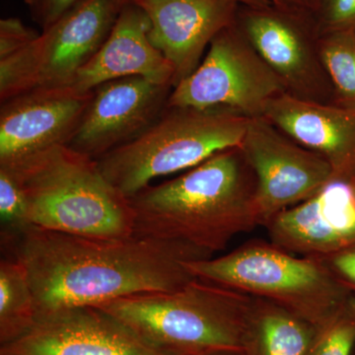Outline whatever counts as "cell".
<instances>
[{
	"label": "cell",
	"instance_id": "4dcf8cb0",
	"mask_svg": "<svg viewBox=\"0 0 355 355\" xmlns=\"http://www.w3.org/2000/svg\"><path fill=\"white\" fill-rule=\"evenodd\" d=\"M352 355H355V349H354V354H352Z\"/></svg>",
	"mask_w": 355,
	"mask_h": 355
},
{
	"label": "cell",
	"instance_id": "8992f818",
	"mask_svg": "<svg viewBox=\"0 0 355 355\" xmlns=\"http://www.w3.org/2000/svg\"><path fill=\"white\" fill-rule=\"evenodd\" d=\"M250 119L225 109L166 106L146 132L96 162L107 181L130 198L157 178L191 169L220 151L240 148Z\"/></svg>",
	"mask_w": 355,
	"mask_h": 355
},
{
	"label": "cell",
	"instance_id": "7a4b0ae2",
	"mask_svg": "<svg viewBox=\"0 0 355 355\" xmlns=\"http://www.w3.org/2000/svg\"><path fill=\"white\" fill-rule=\"evenodd\" d=\"M256 187L241 149L220 151L130 198L135 235L183 243L212 257L236 236L260 226Z\"/></svg>",
	"mask_w": 355,
	"mask_h": 355
},
{
	"label": "cell",
	"instance_id": "44dd1931",
	"mask_svg": "<svg viewBox=\"0 0 355 355\" xmlns=\"http://www.w3.org/2000/svg\"><path fill=\"white\" fill-rule=\"evenodd\" d=\"M0 220L1 245L6 249L30 229L25 191L15 172L6 167H0Z\"/></svg>",
	"mask_w": 355,
	"mask_h": 355
},
{
	"label": "cell",
	"instance_id": "ba28073f",
	"mask_svg": "<svg viewBox=\"0 0 355 355\" xmlns=\"http://www.w3.org/2000/svg\"><path fill=\"white\" fill-rule=\"evenodd\" d=\"M284 92V80L232 25L212 40L195 71L173 87L167 107L225 109L256 118Z\"/></svg>",
	"mask_w": 355,
	"mask_h": 355
},
{
	"label": "cell",
	"instance_id": "f546056e",
	"mask_svg": "<svg viewBox=\"0 0 355 355\" xmlns=\"http://www.w3.org/2000/svg\"><path fill=\"white\" fill-rule=\"evenodd\" d=\"M352 189H354V195H355V181L354 182V183L352 184Z\"/></svg>",
	"mask_w": 355,
	"mask_h": 355
},
{
	"label": "cell",
	"instance_id": "f1b7e54d",
	"mask_svg": "<svg viewBox=\"0 0 355 355\" xmlns=\"http://www.w3.org/2000/svg\"><path fill=\"white\" fill-rule=\"evenodd\" d=\"M200 355H243L242 352H210V354H205Z\"/></svg>",
	"mask_w": 355,
	"mask_h": 355
},
{
	"label": "cell",
	"instance_id": "9c48e42d",
	"mask_svg": "<svg viewBox=\"0 0 355 355\" xmlns=\"http://www.w3.org/2000/svg\"><path fill=\"white\" fill-rule=\"evenodd\" d=\"M263 116L250 119L240 147L256 178V209L263 226L273 216L309 200L334 179L319 154L279 132Z\"/></svg>",
	"mask_w": 355,
	"mask_h": 355
},
{
	"label": "cell",
	"instance_id": "cb8c5ba5",
	"mask_svg": "<svg viewBox=\"0 0 355 355\" xmlns=\"http://www.w3.org/2000/svg\"><path fill=\"white\" fill-rule=\"evenodd\" d=\"M86 1L87 0H24L32 19L41 28L42 32Z\"/></svg>",
	"mask_w": 355,
	"mask_h": 355
},
{
	"label": "cell",
	"instance_id": "4fadbf2b",
	"mask_svg": "<svg viewBox=\"0 0 355 355\" xmlns=\"http://www.w3.org/2000/svg\"><path fill=\"white\" fill-rule=\"evenodd\" d=\"M150 22L148 37L175 70L174 87L200 65L212 40L234 23L233 0H132Z\"/></svg>",
	"mask_w": 355,
	"mask_h": 355
},
{
	"label": "cell",
	"instance_id": "5b68a950",
	"mask_svg": "<svg viewBox=\"0 0 355 355\" xmlns=\"http://www.w3.org/2000/svg\"><path fill=\"white\" fill-rule=\"evenodd\" d=\"M196 279L272 301L317 330L355 297L333 273L310 257L253 240L217 258L184 263Z\"/></svg>",
	"mask_w": 355,
	"mask_h": 355
},
{
	"label": "cell",
	"instance_id": "9a60e30c",
	"mask_svg": "<svg viewBox=\"0 0 355 355\" xmlns=\"http://www.w3.org/2000/svg\"><path fill=\"white\" fill-rule=\"evenodd\" d=\"M263 118L331 165L334 179L355 181V107L321 104L284 92L273 98Z\"/></svg>",
	"mask_w": 355,
	"mask_h": 355
},
{
	"label": "cell",
	"instance_id": "2e32d148",
	"mask_svg": "<svg viewBox=\"0 0 355 355\" xmlns=\"http://www.w3.org/2000/svg\"><path fill=\"white\" fill-rule=\"evenodd\" d=\"M149 29L144 10L133 2L125 4L108 38L67 87L89 93L103 83L130 76L174 87V67L151 43Z\"/></svg>",
	"mask_w": 355,
	"mask_h": 355
},
{
	"label": "cell",
	"instance_id": "3957f363",
	"mask_svg": "<svg viewBox=\"0 0 355 355\" xmlns=\"http://www.w3.org/2000/svg\"><path fill=\"white\" fill-rule=\"evenodd\" d=\"M6 168L22 184L30 228L97 239L135 235L130 198L107 181L94 159L58 146Z\"/></svg>",
	"mask_w": 355,
	"mask_h": 355
},
{
	"label": "cell",
	"instance_id": "7402d4cb",
	"mask_svg": "<svg viewBox=\"0 0 355 355\" xmlns=\"http://www.w3.org/2000/svg\"><path fill=\"white\" fill-rule=\"evenodd\" d=\"M355 349V297L317 330L308 355H352Z\"/></svg>",
	"mask_w": 355,
	"mask_h": 355
},
{
	"label": "cell",
	"instance_id": "6da1fadb",
	"mask_svg": "<svg viewBox=\"0 0 355 355\" xmlns=\"http://www.w3.org/2000/svg\"><path fill=\"white\" fill-rule=\"evenodd\" d=\"M8 250L25 266L38 320L137 294L177 291L196 279L186 261L212 258L167 240L97 239L38 228L28 229Z\"/></svg>",
	"mask_w": 355,
	"mask_h": 355
},
{
	"label": "cell",
	"instance_id": "5bb4252c",
	"mask_svg": "<svg viewBox=\"0 0 355 355\" xmlns=\"http://www.w3.org/2000/svg\"><path fill=\"white\" fill-rule=\"evenodd\" d=\"M265 227L272 244L301 257L326 256L354 244L352 184L333 180L309 200L273 216Z\"/></svg>",
	"mask_w": 355,
	"mask_h": 355
},
{
	"label": "cell",
	"instance_id": "d6986e66",
	"mask_svg": "<svg viewBox=\"0 0 355 355\" xmlns=\"http://www.w3.org/2000/svg\"><path fill=\"white\" fill-rule=\"evenodd\" d=\"M37 321L34 293L25 266L9 254L0 261V345L22 338Z\"/></svg>",
	"mask_w": 355,
	"mask_h": 355
},
{
	"label": "cell",
	"instance_id": "7c38bea8",
	"mask_svg": "<svg viewBox=\"0 0 355 355\" xmlns=\"http://www.w3.org/2000/svg\"><path fill=\"white\" fill-rule=\"evenodd\" d=\"M0 355H170L142 340L98 307L73 308L38 320Z\"/></svg>",
	"mask_w": 355,
	"mask_h": 355
},
{
	"label": "cell",
	"instance_id": "d4e9b609",
	"mask_svg": "<svg viewBox=\"0 0 355 355\" xmlns=\"http://www.w3.org/2000/svg\"><path fill=\"white\" fill-rule=\"evenodd\" d=\"M320 7L328 33L355 31V0H320Z\"/></svg>",
	"mask_w": 355,
	"mask_h": 355
},
{
	"label": "cell",
	"instance_id": "ac0fdd59",
	"mask_svg": "<svg viewBox=\"0 0 355 355\" xmlns=\"http://www.w3.org/2000/svg\"><path fill=\"white\" fill-rule=\"evenodd\" d=\"M249 44L282 79L297 81L309 67L307 50L297 29L268 9L251 8L244 20Z\"/></svg>",
	"mask_w": 355,
	"mask_h": 355
},
{
	"label": "cell",
	"instance_id": "484cf974",
	"mask_svg": "<svg viewBox=\"0 0 355 355\" xmlns=\"http://www.w3.org/2000/svg\"><path fill=\"white\" fill-rule=\"evenodd\" d=\"M314 259L321 261L340 284L355 293V243L335 253Z\"/></svg>",
	"mask_w": 355,
	"mask_h": 355
},
{
	"label": "cell",
	"instance_id": "4316f807",
	"mask_svg": "<svg viewBox=\"0 0 355 355\" xmlns=\"http://www.w3.org/2000/svg\"><path fill=\"white\" fill-rule=\"evenodd\" d=\"M132 0H120V2L123 6L125 4L130 3ZM233 1L237 2V3L243 4L250 7V8L254 9H268L270 8V2L268 0H233Z\"/></svg>",
	"mask_w": 355,
	"mask_h": 355
},
{
	"label": "cell",
	"instance_id": "52a82bcc",
	"mask_svg": "<svg viewBox=\"0 0 355 355\" xmlns=\"http://www.w3.org/2000/svg\"><path fill=\"white\" fill-rule=\"evenodd\" d=\"M123 6L120 0H87L29 46L0 60V101L69 86L108 38Z\"/></svg>",
	"mask_w": 355,
	"mask_h": 355
},
{
	"label": "cell",
	"instance_id": "8fae6325",
	"mask_svg": "<svg viewBox=\"0 0 355 355\" xmlns=\"http://www.w3.org/2000/svg\"><path fill=\"white\" fill-rule=\"evenodd\" d=\"M93 91L35 89L1 102L0 167H12L35 154L67 146L80 123Z\"/></svg>",
	"mask_w": 355,
	"mask_h": 355
},
{
	"label": "cell",
	"instance_id": "603a6c76",
	"mask_svg": "<svg viewBox=\"0 0 355 355\" xmlns=\"http://www.w3.org/2000/svg\"><path fill=\"white\" fill-rule=\"evenodd\" d=\"M41 33L27 27L15 17L0 20V60H3L29 46Z\"/></svg>",
	"mask_w": 355,
	"mask_h": 355
},
{
	"label": "cell",
	"instance_id": "30bf717a",
	"mask_svg": "<svg viewBox=\"0 0 355 355\" xmlns=\"http://www.w3.org/2000/svg\"><path fill=\"white\" fill-rule=\"evenodd\" d=\"M172 89L139 76L101 84L65 146L101 158L146 132L164 111Z\"/></svg>",
	"mask_w": 355,
	"mask_h": 355
},
{
	"label": "cell",
	"instance_id": "ffe728a7",
	"mask_svg": "<svg viewBox=\"0 0 355 355\" xmlns=\"http://www.w3.org/2000/svg\"><path fill=\"white\" fill-rule=\"evenodd\" d=\"M320 55L340 97L338 104L355 107V31L328 33Z\"/></svg>",
	"mask_w": 355,
	"mask_h": 355
},
{
	"label": "cell",
	"instance_id": "e0dca14e",
	"mask_svg": "<svg viewBox=\"0 0 355 355\" xmlns=\"http://www.w3.org/2000/svg\"><path fill=\"white\" fill-rule=\"evenodd\" d=\"M317 329L282 306L254 297L243 355H308Z\"/></svg>",
	"mask_w": 355,
	"mask_h": 355
},
{
	"label": "cell",
	"instance_id": "277c9868",
	"mask_svg": "<svg viewBox=\"0 0 355 355\" xmlns=\"http://www.w3.org/2000/svg\"><path fill=\"white\" fill-rule=\"evenodd\" d=\"M253 300L193 279L177 291L137 294L98 308L166 354H243Z\"/></svg>",
	"mask_w": 355,
	"mask_h": 355
},
{
	"label": "cell",
	"instance_id": "83f0119b",
	"mask_svg": "<svg viewBox=\"0 0 355 355\" xmlns=\"http://www.w3.org/2000/svg\"><path fill=\"white\" fill-rule=\"evenodd\" d=\"M268 1H272L279 6L289 7L305 6L309 0H268Z\"/></svg>",
	"mask_w": 355,
	"mask_h": 355
}]
</instances>
